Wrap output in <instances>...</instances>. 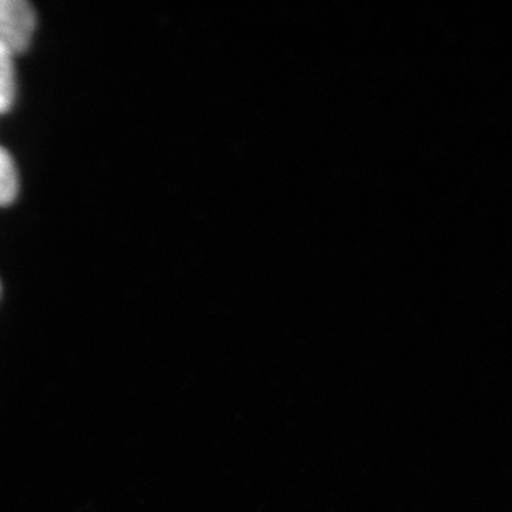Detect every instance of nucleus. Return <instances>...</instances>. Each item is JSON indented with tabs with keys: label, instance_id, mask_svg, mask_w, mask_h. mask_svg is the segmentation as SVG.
Segmentation results:
<instances>
[{
	"label": "nucleus",
	"instance_id": "3",
	"mask_svg": "<svg viewBox=\"0 0 512 512\" xmlns=\"http://www.w3.org/2000/svg\"><path fill=\"white\" fill-rule=\"evenodd\" d=\"M15 98V72L12 54L0 45V113L12 107Z\"/></svg>",
	"mask_w": 512,
	"mask_h": 512
},
{
	"label": "nucleus",
	"instance_id": "2",
	"mask_svg": "<svg viewBox=\"0 0 512 512\" xmlns=\"http://www.w3.org/2000/svg\"><path fill=\"white\" fill-rule=\"evenodd\" d=\"M19 193V176L15 170L14 160L0 146V206L14 203Z\"/></svg>",
	"mask_w": 512,
	"mask_h": 512
},
{
	"label": "nucleus",
	"instance_id": "1",
	"mask_svg": "<svg viewBox=\"0 0 512 512\" xmlns=\"http://www.w3.org/2000/svg\"><path fill=\"white\" fill-rule=\"evenodd\" d=\"M35 10L24 0H0V45L10 54H22L34 35Z\"/></svg>",
	"mask_w": 512,
	"mask_h": 512
}]
</instances>
